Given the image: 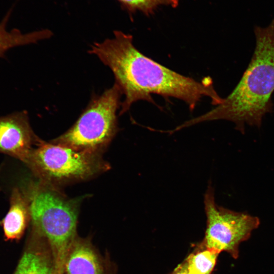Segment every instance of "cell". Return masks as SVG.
<instances>
[{
    "mask_svg": "<svg viewBox=\"0 0 274 274\" xmlns=\"http://www.w3.org/2000/svg\"><path fill=\"white\" fill-rule=\"evenodd\" d=\"M107 266L91 242L76 236L67 252L63 274H106Z\"/></svg>",
    "mask_w": 274,
    "mask_h": 274,
    "instance_id": "obj_9",
    "label": "cell"
},
{
    "mask_svg": "<svg viewBox=\"0 0 274 274\" xmlns=\"http://www.w3.org/2000/svg\"><path fill=\"white\" fill-rule=\"evenodd\" d=\"M220 253L200 245L184 261L189 274H211Z\"/></svg>",
    "mask_w": 274,
    "mask_h": 274,
    "instance_id": "obj_12",
    "label": "cell"
},
{
    "mask_svg": "<svg viewBox=\"0 0 274 274\" xmlns=\"http://www.w3.org/2000/svg\"><path fill=\"white\" fill-rule=\"evenodd\" d=\"M89 52L111 70L125 95L120 115L139 100L154 104L152 94L181 100L191 111L203 97H209L215 106L223 101L210 77L198 81L162 65L141 53L134 46L132 36L121 31H114L112 39L94 43Z\"/></svg>",
    "mask_w": 274,
    "mask_h": 274,
    "instance_id": "obj_1",
    "label": "cell"
},
{
    "mask_svg": "<svg viewBox=\"0 0 274 274\" xmlns=\"http://www.w3.org/2000/svg\"><path fill=\"white\" fill-rule=\"evenodd\" d=\"M122 92L115 83L94 95L74 124L51 142L77 150L101 153L115 136Z\"/></svg>",
    "mask_w": 274,
    "mask_h": 274,
    "instance_id": "obj_5",
    "label": "cell"
},
{
    "mask_svg": "<svg viewBox=\"0 0 274 274\" xmlns=\"http://www.w3.org/2000/svg\"><path fill=\"white\" fill-rule=\"evenodd\" d=\"M24 163L39 180L58 187L91 179L110 168L101 153L44 141L32 149Z\"/></svg>",
    "mask_w": 274,
    "mask_h": 274,
    "instance_id": "obj_4",
    "label": "cell"
},
{
    "mask_svg": "<svg viewBox=\"0 0 274 274\" xmlns=\"http://www.w3.org/2000/svg\"><path fill=\"white\" fill-rule=\"evenodd\" d=\"M29 200L31 230L43 236L54 257L57 274L76 233L80 200L70 198L60 188L38 180L25 191Z\"/></svg>",
    "mask_w": 274,
    "mask_h": 274,
    "instance_id": "obj_3",
    "label": "cell"
},
{
    "mask_svg": "<svg viewBox=\"0 0 274 274\" xmlns=\"http://www.w3.org/2000/svg\"><path fill=\"white\" fill-rule=\"evenodd\" d=\"M41 139L32 129L26 111L0 117V153L25 162Z\"/></svg>",
    "mask_w": 274,
    "mask_h": 274,
    "instance_id": "obj_7",
    "label": "cell"
},
{
    "mask_svg": "<svg viewBox=\"0 0 274 274\" xmlns=\"http://www.w3.org/2000/svg\"><path fill=\"white\" fill-rule=\"evenodd\" d=\"M171 274H189V273L183 261L174 270Z\"/></svg>",
    "mask_w": 274,
    "mask_h": 274,
    "instance_id": "obj_14",
    "label": "cell"
},
{
    "mask_svg": "<svg viewBox=\"0 0 274 274\" xmlns=\"http://www.w3.org/2000/svg\"><path fill=\"white\" fill-rule=\"evenodd\" d=\"M130 10H140L145 13H151L159 6L176 7L179 0H118Z\"/></svg>",
    "mask_w": 274,
    "mask_h": 274,
    "instance_id": "obj_13",
    "label": "cell"
},
{
    "mask_svg": "<svg viewBox=\"0 0 274 274\" xmlns=\"http://www.w3.org/2000/svg\"><path fill=\"white\" fill-rule=\"evenodd\" d=\"M13 274H57L52 252L43 236L31 231Z\"/></svg>",
    "mask_w": 274,
    "mask_h": 274,
    "instance_id": "obj_8",
    "label": "cell"
},
{
    "mask_svg": "<svg viewBox=\"0 0 274 274\" xmlns=\"http://www.w3.org/2000/svg\"><path fill=\"white\" fill-rule=\"evenodd\" d=\"M256 45L252 57L231 92L213 109L176 127L181 130L199 123L225 120L245 132V125L260 127L272 111L274 92V17L265 27H254Z\"/></svg>",
    "mask_w": 274,
    "mask_h": 274,
    "instance_id": "obj_2",
    "label": "cell"
},
{
    "mask_svg": "<svg viewBox=\"0 0 274 274\" xmlns=\"http://www.w3.org/2000/svg\"><path fill=\"white\" fill-rule=\"evenodd\" d=\"M30 219L29 203L25 191L14 188L10 196L9 210L1 221L6 240L20 239Z\"/></svg>",
    "mask_w": 274,
    "mask_h": 274,
    "instance_id": "obj_10",
    "label": "cell"
},
{
    "mask_svg": "<svg viewBox=\"0 0 274 274\" xmlns=\"http://www.w3.org/2000/svg\"><path fill=\"white\" fill-rule=\"evenodd\" d=\"M12 9L7 12L0 22V57H4L5 53L12 48L36 43L52 36V32L48 29L26 33H22L20 30L16 28L8 31L7 29V24Z\"/></svg>",
    "mask_w": 274,
    "mask_h": 274,
    "instance_id": "obj_11",
    "label": "cell"
},
{
    "mask_svg": "<svg viewBox=\"0 0 274 274\" xmlns=\"http://www.w3.org/2000/svg\"><path fill=\"white\" fill-rule=\"evenodd\" d=\"M204 207L207 226L200 245L220 253L226 252L234 259L237 258L240 244L249 239L252 232L259 227V218L218 205L211 184L204 194Z\"/></svg>",
    "mask_w": 274,
    "mask_h": 274,
    "instance_id": "obj_6",
    "label": "cell"
}]
</instances>
